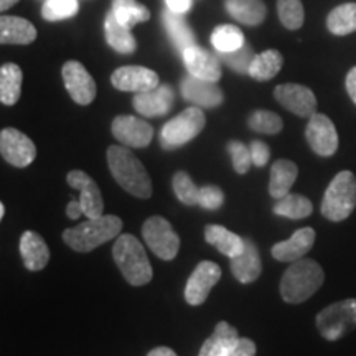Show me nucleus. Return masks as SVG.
I'll return each instance as SVG.
<instances>
[{
    "label": "nucleus",
    "instance_id": "obj_39",
    "mask_svg": "<svg viewBox=\"0 0 356 356\" xmlns=\"http://www.w3.org/2000/svg\"><path fill=\"white\" fill-rule=\"evenodd\" d=\"M78 0H44L42 15L44 20L58 22L70 19L78 13Z\"/></svg>",
    "mask_w": 356,
    "mask_h": 356
},
{
    "label": "nucleus",
    "instance_id": "obj_34",
    "mask_svg": "<svg viewBox=\"0 0 356 356\" xmlns=\"http://www.w3.org/2000/svg\"><path fill=\"white\" fill-rule=\"evenodd\" d=\"M113 12L119 24L127 26L129 30L134 25L150 19L149 8L142 3H137V0H113Z\"/></svg>",
    "mask_w": 356,
    "mask_h": 356
},
{
    "label": "nucleus",
    "instance_id": "obj_10",
    "mask_svg": "<svg viewBox=\"0 0 356 356\" xmlns=\"http://www.w3.org/2000/svg\"><path fill=\"white\" fill-rule=\"evenodd\" d=\"M305 139L310 149L320 157H332L338 149V132L328 115L315 113L309 119L305 129Z\"/></svg>",
    "mask_w": 356,
    "mask_h": 356
},
{
    "label": "nucleus",
    "instance_id": "obj_4",
    "mask_svg": "<svg viewBox=\"0 0 356 356\" xmlns=\"http://www.w3.org/2000/svg\"><path fill=\"white\" fill-rule=\"evenodd\" d=\"M113 257L119 269L131 286H145L152 280L154 270L145 249L136 236L121 234L115 238Z\"/></svg>",
    "mask_w": 356,
    "mask_h": 356
},
{
    "label": "nucleus",
    "instance_id": "obj_49",
    "mask_svg": "<svg viewBox=\"0 0 356 356\" xmlns=\"http://www.w3.org/2000/svg\"><path fill=\"white\" fill-rule=\"evenodd\" d=\"M17 2H19V0H0V10H2V12H7L8 8L15 6Z\"/></svg>",
    "mask_w": 356,
    "mask_h": 356
},
{
    "label": "nucleus",
    "instance_id": "obj_38",
    "mask_svg": "<svg viewBox=\"0 0 356 356\" xmlns=\"http://www.w3.org/2000/svg\"><path fill=\"white\" fill-rule=\"evenodd\" d=\"M173 191L177 198L186 207H195L200 200V188L191 180V177L186 172H177L173 175Z\"/></svg>",
    "mask_w": 356,
    "mask_h": 356
},
{
    "label": "nucleus",
    "instance_id": "obj_37",
    "mask_svg": "<svg viewBox=\"0 0 356 356\" xmlns=\"http://www.w3.org/2000/svg\"><path fill=\"white\" fill-rule=\"evenodd\" d=\"M248 126L254 132L275 136V134L282 131L284 122L280 115L273 113V111H254V113L249 115Z\"/></svg>",
    "mask_w": 356,
    "mask_h": 356
},
{
    "label": "nucleus",
    "instance_id": "obj_48",
    "mask_svg": "<svg viewBox=\"0 0 356 356\" xmlns=\"http://www.w3.org/2000/svg\"><path fill=\"white\" fill-rule=\"evenodd\" d=\"M147 356H178V355L172 348H168V346H157V348H154Z\"/></svg>",
    "mask_w": 356,
    "mask_h": 356
},
{
    "label": "nucleus",
    "instance_id": "obj_47",
    "mask_svg": "<svg viewBox=\"0 0 356 356\" xmlns=\"http://www.w3.org/2000/svg\"><path fill=\"white\" fill-rule=\"evenodd\" d=\"M346 91H348L351 101L356 104V66L346 74Z\"/></svg>",
    "mask_w": 356,
    "mask_h": 356
},
{
    "label": "nucleus",
    "instance_id": "obj_35",
    "mask_svg": "<svg viewBox=\"0 0 356 356\" xmlns=\"http://www.w3.org/2000/svg\"><path fill=\"white\" fill-rule=\"evenodd\" d=\"M211 43L216 48L218 53H229L234 50H239L246 38L241 30L234 25H220L216 26L215 32L211 35Z\"/></svg>",
    "mask_w": 356,
    "mask_h": 356
},
{
    "label": "nucleus",
    "instance_id": "obj_3",
    "mask_svg": "<svg viewBox=\"0 0 356 356\" xmlns=\"http://www.w3.org/2000/svg\"><path fill=\"white\" fill-rule=\"evenodd\" d=\"M122 231V220L114 215L88 218L63 233V241L76 252H91L101 244L115 239Z\"/></svg>",
    "mask_w": 356,
    "mask_h": 356
},
{
    "label": "nucleus",
    "instance_id": "obj_42",
    "mask_svg": "<svg viewBox=\"0 0 356 356\" xmlns=\"http://www.w3.org/2000/svg\"><path fill=\"white\" fill-rule=\"evenodd\" d=\"M225 202V193H222L220 186L207 185L200 188V200L198 204L204 210H218L222 207Z\"/></svg>",
    "mask_w": 356,
    "mask_h": 356
},
{
    "label": "nucleus",
    "instance_id": "obj_16",
    "mask_svg": "<svg viewBox=\"0 0 356 356\" xmlns=\"http://www.w3.org/2000/svg\"><path fill=\"white\" fill-rule=\"evenodd\" d=\"M111 83L119 91L144 92L159 86V74L145 66H121L113 73Z\"/></svg>",
    "mask_w": 356,
    "mask_h": 356
},
{
    "label": "nucleus",
    "instance_id": "obj_41",
    "mask_svg": "<svg viewBox=\"0 0 356 356\" xmlns=\"http://www.w3.org/2000/svg\"><path fill=\"white\" fill-rule=\"evenodd\" d=\"M228 152L231 155V162H233V168L236 173H239V175L248 173L249 168L252 165L251 150H249V147H246L239 140H231L228 144Z\"/></svg>",
    "mask_w": 356,
    "mask_h": 356
},
{
    "label": "nucleus",
    "instance_id": "obj_50",
    "mask_svg": "<svg viewBox=\"0 0 356 356\" xmlns=\"http://www.w3.org/2000/svg\"><path fill=\"white\" fill-rule=\"evenodd\" d=\"M3 215H6V204H0V218H3Z\"/></svg>",
    "mask_w": 356,
    "mask_h": 356
},
{
    "label": "nucleus",
    "instance_id": "obj_12",
    "mask_svg": "<svg viewBox=\"0 0 356 356\" xmlns=\"http://www.w3.org/2000/svg\"><path fill=\"white\" fill-rule=\"evenodd\" d=\"M221 279L220 266L211 261H203L195 267L193 274L190 275L185 287V299L190 305L197 307L204 304V300L210 296L211 289L216 286Z\"/></svg>",
    "mask_w": 356,
    "mask_h": 356
},
{
    "label": "nucleus",
    "instance_id": "obj_18",
    "mask_svg": "<svg viewBox=\"0 0 356 356\" xmlns=\"http://www.w3.org/2000/svg\"><path fill=\"white\" fill-rule=\"evenodd\" d=\"M181 96L197 108L204 109L216 108L225 99L221 88L216 83L198 79L191 74L181 81Z\"/></svg>",
    "mask_w": 356,
    "mask_h": 356
},
{
    "label": "nucleus",
    "instance_id": "obj_25",
    "mask_svg": "<svg viewBox=\"0 0 356 356\" xmlns=\"http://www.w3.org/2000/svg\"><path fill=\"white\" fill-rule=\"evenodd\" d=\"M297 175H299V167L292 160L280 159L270 167V180H269V193L275 200L284 198L291 193L292 185L296 184Z\"/></svg>",
    "mask_w": 356,
    "mask_h": 356
},
{
    "label": "nucleus",
    "instance_id": "obj_2",
    "mask_svg": "<svg viewBox=\"0 0 356 356\" xmlns=\"http://www.w3.org/2000/svg\"><path fill=\"white\" fill-rule=\"evenodd\" d=\"M323 267L314 259L293 261L280 280V297L287 304H302L323 286Z\"/></svg>",
    "mask_w": 356,
    "mask_h": 356
},
{
    "label": "nucleus",
    "instance_id": "obj_43",
    "mask_svg": "<svg viewBox=\"0 0 356 356\" xmlns=\"http://www.w3.org/2000/svg\"><path fill=\"white\" fill-rule=\"evenodd\" d=\"M249 150H251V159L252 163L256 167H264L270 159V149L269 145L264 144L262 140H252L249 144Z\"/></svg>",
    "mask_w": 356,
    "mask_h": 356
},
{
    "label": "nucleus",
    "instance_id": "obj_20",
    "mask_svg": "<svg viewBox=\"0 0 356 356\" xmlns=\"http://www.w3.org/2000/svg\"><path fill=\"white\" fill-rule=\"evenodd\" d=\"M315 244L314 228H300L286 241H280L273 246L274 259L280 262H293L304 257Z\"/></svg>",
    "mask_w": 356,
    "mask_h": 356
},
{
    "label": "nucleus",
    "instance_id": "obj_29",
    "mask_svg": "<svg viewBox=\"0 0 356 356\" xmlns=\"http://www.w3.org/2000/svg\"><path fill=\"white\" fill-rule=\"evenodd\" d=\"M22 74L20 66L6 63L0 68V101L6 106H13L22 95Z\"/></svg>",
    "mask_w": 356,
    "mask_h": 356
},
{
    "label": "nucleus",
    "instance_id": "obj_8",
    "mask_svg": "<svg viewBox=\"0 0 356 356\" xmlns=\"http://www.w3.org/2000/svg\"><path fill=\"white\" fill-rule=\"evenodd\" d=\"M142 236L147 246L152 249L155 256L160 259L172 261L180 249V238L173 231L172 225L165 218L152 216L142 226Z\"/></svg>",
    "mask_w": 356,
    "mask_h": 356
},
{
    "label": "nucleus",
    "instance_id": "obj_26",
    "mask_svg": "<svg viewBox=\"0 0 356 356\" xmlns=\"http://www.w3.org/2000/svg\"><path fill=\"white\" fill-rule=\"evenodd\" d=\"M239 340L238 330L228 322H220L210 338L204 340L198 356H228L231 348Z\"/></svg>",
    "mask_w": 356,
    "mask_h": 356
},
{
    "label": "nucleus",
    "instance_id": "obj_30",
    "mask_svg": "<svg viewBox=\"0 0 356 356\" xmlns=\"http://www.w3.org/2000/svg\"><path fill=\"white\" fill-rule=\"evenodd\" d=\"M163 24H165L168 37H170L173 44L177 47V50L184 53L186 48L193 47L195 35L188 29V24H186L185 19L180 15V13L167 10L163 13Z\"/></svg>",
    "mask_w": 356,
    "mask_h": 356
},
{
    "label": "nucleus",
    "instance_id": "obj_14",
    "mask_svg": "<svg viewBox=\"0 0 356 356\" xmlns=\"http://www.w3.org/2000/svg\"><path fill=\"white\" fill-rule=\"evenodd\" d=\"M63 81L71 99L88 106L96 97V83L79 61H66L63 65Z\"/></svg>",
    "mask_w": 356,
    "mask_h": 356
},
{
    "label": "nucleus",
    "instance_id": "obj_24",
    "mask_svg": "<svg viewBox=\"0 0 356 356\" xmlns=\"http://www.w3.org/2000/svg\"><path fill=\"white\" fill-rule=\"evenodd\" d=\"M37 38V29L20 17L2 15L0 19V42L3 44H29Z\"/></svg>",
    "mask_w": 356,
    "mask_h": 356
},
{
    "label": "nucleus",
    "instance_id": "obj_13",
    "mask_svg": "<svg viewBox=\"0 0 356 356\" xmlns=\"http://www.w3.org/2000/svg\"><path fill=\"white\" fill-rule=\"evenodd\" d=\"M111 131L122 145L132 149H144L152 142L154 137V127L144 119L134 115H118L113 121Z\"/></svg>",
    "mask_w": 356,
    "mask_h": 356
},
{
    "label": "nucleus",
    "instance_id": "obj_27",
    "mask_svg": "<svg viewBox=\"0 0 356 356\" xmlns=\"http://www.w3.org/2000/svg\"><path fill=\"white\" fill-rule=\"evenodd\" d=\"M226 8L233 19L248 26L261 25L267 15L262 0H226Z\"/></svg>",
    "mask_w": 356,
    "mask_h": 356
},
{
    "label": "nucleus",
    "instance_id": "obj_44",
    "mask_svg": "<svg viewBox=\"0 0 356 356\" xmlns=\"http://www.w3.org/2000/svg\"><path fill=\"white\" fill-rule=\"evenodd\" d=\"M256 343L251 338H239L236 345L231 348L228 356H256Z\"/></svg>",
    "mask_w": 356,
    "mask_h": 356
},
{
    "label": "nucleus",
    "instance_id": "obj_7",
    "mask_svg": "<svg viewBox=\"0 0 356 356\" xmlns=\"http://www.w3.org/2000/svg\"><path fill=\"white\" fill-rule=\"evenodd\" d=\"M204 126H207V118H204L202 108L191 106V108L185 109L184 113L170 119L162 127L160 140H162L163 149L172 150L188 144L190 140H193L203 131Z\"/></svg>",
    "mask_w": 356,
    "mask_h": 356
},
{
    "label": "nucleus",
    "instance_id": "obj_6",
    "mask_svg": "<svg viewBox=\"0 0 356 356\" xmlns=\"http://www.w3.org/2000/svg\"><path fill=\"white\" fill-rule=\"evenodd\" d=\"M317 328L325 340L337 341L356 330V299H345L318 312Z\"/></svg>",
    "mask_w": 356,
    "mask_h": 356
},
{
    "label": "nucleus",
    "instance_id": "obj_17",
    "mask_svg": "<svg viewBox=\"0 0 356 356\" xmlns=\"http://www.w3.org/2000/svg\"><path fill=\"white\" fill-rule=\"evenodd\" d=\"M175 101V92L168 84H159L149 91L137 92L134 96V108L144 118H157L167 114Z\"/></svg>",
    "mask_w": 356,
    "mask_h": 356
},
{
    "label": "nucleus",
    "instance_id": "obj_40",
    "mask_svg": "<svg viewBox=\"0 0 356 356\" xmlns=\"http://www.w3.org/2000/svg\"><path fill=\"white\" fill-rule=\"evenodd\" d=\"M221 60L229 66L231 70H234L236 73L249 74V68H251L252 60H254V51L249 47L248 43H244L239 50L229 51V53H220Z\"/></svg>",
    "mask_w": 356,
    "mask_h": 356
},
{
    "label": "nucleus",
    "instance_id": "obj_5",
    "mask_svg": "<svg viewBox=\"0 0 356 356\" xmlns=\"http://www.w3.org/2000/svg\"><path fill=\"white\" fill-rule=\"evenodd\" d=\"M356 208V177L353 172L337 173L322 200V215L328 221L338 222L348 218Z\"/></svg>",
    "mask_w": 356,
    "mask_h": 356
},
{
    "label": "nucleus",
    "instance_id": "obj_33",
    "mask_svg": "<svg viewBox=\"0 0 356 356\" xmlns=\"http://www.w3.org/2000/svg\"><path fill=\"white\" fill-rule=\"evenodd\" d=\"M327 29L338 37L356 32V3H343L333 8L327 17Z\"/></svg>",
    "mask_w": 356,
    "mask_h": 356
},
{
    "label": "nucleus",
    "instance_id": "obj_11",
    "mask_svg": "<svg viewBox=\"0 0 356 356\" xmlns=\"http://www.w3.org/2000/svg\"><path fill=\"white\" fill-rule=\"evenodd\" d=\"M274 97L280 106H284L292 114L299 118L310 119L317 113V97L310 88L302 86V84L287 83L279 84L274 89Z\"/></svg>",
    "mask_w": 356,
    "mask_h": 356
},
{
    "label": "nucleus",
    "instance_id": "obj_21",
    "mask_svg": "<svg viewBox=\"0 0 356 356\" xmlns=\"http://www.w3.org/2000/svg\"><path fill=\"white\" fill-rule=\"evenodd\" d=\"M231 273L241 284H251L257 280L262 273L259 251L251 239H246V248L239 256L231 259Z\"/></svg>",
    "mask_w": 356,
    "mask_h": 356
},
{
    "label": "nucleus",
    "instance_id": "obj_23",
    "mask_svg": "<svg viewBox=\"0 0 356 356\" xmlns=\"http://www.w3.org/2000/svg\"><path fill=\"white\" fill-rule=\"evenodd\" d=\"M204 239L208 244L215 246L221 254L228 256L229 259L241 254L246 248V239L221 225H208L204 228Z\"/></svg>",
    "mask_w": 356,
    "mask_h": 356
},
{
    "label": "nucleus",
    "instance_id": "obj_22",
    "mask_svg": "<svg viewBox=\"0 0 356 356\" xmlns=\"http://www.w3.org/2000/svg\"><path fill=\"white\" fill-rule=\"evenodd\" d=\"M20 254L29 270H42L50 261V249L35 231H25L20 238Z\"/></svg>",
    "mask_w": 356,
    "mask_h": 356
},
{
    "label": "nucleus",
    "instance_id": "obj_15",
    "mask_svg": "<svg viewBox=\"0 0 356 356\" xmlns=\"http://www.w3.org/2000/svg\"><path fill=\"white\" fill-rule=\"evenodd\" d=\"M68 185L73 190L79 191V202L86 218H99L104 215V202L99 186L88 173L81 170H71L66 177Z\"/></svg>",
    "mask_w": 356,
    "mask_h": 356
},
{
    "label": "nucleus",
    "instance_id": "obj_46",
    "mask_svg": "<svg viewBox=\"0 0 356 356\" xmlns=\"http://www.w3.org/2000/svg\"><path fill=\"white\" fill-rule=\"evenodd\" d=\"M66 215H68L70 220H78L79 216L84 215L83 211V207H81V202H79V198H73L71 202L68 203V208H66Z\"/></svg>",
    "mask_w": 356,
    "mask_h": 356
},
{
    "label": "nucleus",
    "instance_id": "obj_32",
    "mask_svg": "<svg viewBox=\"0 0 356 356\" xmlns=\"http://www.w3.org/2000/svg\"><path fill=\"white\" fill-rule=\"evenodd\" d=\"M282 65L284 58L277 50H266L254 56L251 68H249V76L257 81H269L279 73Z\"/></svg>",
    "mask_w": 356,
    "mask_h": 356
},
{
    "label": "nucleus",
    "instance_id": "obj_28",
    "mask_svg": "<svg viewBox=\"0 0 356 356\" xmlns=\"http://www.w3.org/2000/svg\"><path fill=\"white\" fill-rule=\"evenodd\" d=\"M104 30H106V40H108V44L113 50L118 53H122V55H131V53L136 51L137 43L131 30L122 24H119V20L115 19L114 12H111L108 17H106L104 22Z\"/></svg>",
    "mask_w": 356,
    "mask_h": 356
},
{
    "label": "nucleus",
    "instance_id": "obj_45",
    "mask_svg": "<svg viewBox=\"0 0 356 356\" xmlns=\"http://www.w3.org/2000/svg\"><path fill=\"white\" fill-rule=\"evenodd\" d=\"M168 10L184 15L191 8V0H165Z\"/></svg>",
    "mask_w": 356,
    "mask_h": 356
},
{
    "label": "nucleus",
    "instance_id": "obj_9",
    "mask_svg": "<svg viewBox=\"0 0 356 356\" xmlns=\"http://www.w3.org/2000/svg\"><path fill=\"white\" fill-rule=\"evenodd\" d=\"M0 154L13 167H29L37 157V147L19 129L7 127L0 132Z\"/></svg>",
    "mask_w": 356,
    "mask_h": 356
},
{
    "label": "nucleus",
    "instance_id": "obj_19",
    "mask_svg": "<svg viewBox=\"0 0 356 356\" xmlns=\"http://www.w3.org/2000/svg\"><path fill=\"white\" fill-rule=\"evenodd\" d=\"M184 61L191 76L218 83L221 78V65L218 56L204 48L193 44L184 51Z\"/></svg>",
    "mask_w": 356,
    "mask_h": 356
},
{
    "label": "nucleus",
    "instance_id": "obj_31",
    "mask_svg": "<svg viewBox=\"0 0 356 356\" xmlns=\"http://www.w3.org/2000/svg\"><path fill=\"white\" fill-rule=\"evenodd\" d=\"M273 210L277 216L289 218V220H304V218H309L312 215L314 204L304 195L289 193L275 202Z\"/></svg>",
    "mask_w": 356,
    "mask_h": 356
},
{
    "label": "nucleus",
    "instance_id": "obj_36",
    "mask_svg": "<svg viewBox=\"0 0 356 356\" xmlns=\"http://www.w3.org/2000/svg\"><path fill=\"white\" fill-rule=\"evenodd\" d=\"M277 13L282 25L289 30H299L304 25L305 12L300 0H277Z\"/></svg>",
    "mask_w": 356,
    "mask_h": 356
},
{
    "label": "nucleus",
    "instance_id": "obj_1",
    "mask_svg": "<svg viewBox=\"0 0 356 356\" xmlns=\"http://www.w3.org/2000/svg\"><path fill=\"white\" fill-rule=\"evenodd\" d=\"M108 165L114 180L127 193L147 200L152 197V180L131 149L126 145H111L108 149Z\"/></svg>",
    "mask_w": 356,
    "mask_h": 356
}]
</instances>
